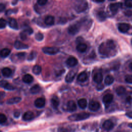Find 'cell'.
I'll use <instances>...</instances> for the list:
<instances>
[{
  "instance_id": "obj_1",
  "label": "cell",
  "mask_w": 132,
  "mask_h": 132,
  "mask_svg": "<svg viewBox=\"0 0 132 132\" xmlns=\"http://www.w3.org/2000/svg\"><path fill=\"white\" fill-rule=\"evenodd\" d=\"M90 114L87 112H81L79 113H75L70 116L68 119L71 121H79L84 120L88 119Z\"/></svg>"
},
{
  "instance_id": "obj_2",
  "label": "cell",
  "mask_w": 132,
  "mask_h": 132,
  "mask_svg": "<svg viewBox=\"0 0 132 132\" xmlns=\"http://www.w3.org/2000/svg\"><path fill=\"white\" fill-rule=\"evenodd\" d=\"M88 8V3L86 1H80L77 2L74 6V9L77 13H81Z\"/></svg>"
},
{
  "instance_id": "obj_3",
  "label": "cell",
  "mask_w": 132,
  "mask_h": 132,
  "mask_svg": "<svg viewBox=\"0 0 132 132\" xmlns=\"http://www.w3.org/2000/svg\"><path fill=\"white\" fill-rule=\"evenodd\" d=\"M111 50L108 47L106 43H102L98 47V52L103 56H108Z\"/></svg>"
},
{
  "instance_id": "obj_4",
  "label": "cell",
  "mask_w": 132,
  "mask_h": 132,
  "mask_svg": "<svg viewBox=\"0 0 132 132\" xmlns=\"http://www.w3.org/2000/svg\"><path fill=\"white\" fill-rule=\"evenodd\" d=\"M42 51L47 55H55L59 52V50L56 47L45 46L42 48Z\"/></svg>"
},
{
  "instance_id": "obj_5",
  "label": "cell",
  "mask_w": 132,
  "mask_h": 132,
  "mask_svg": "<svg viewBox=\"0 0 132 132\" xmlns=\"http://www.w3.org/2000/svg\"><path fill=\"white\" fill-rule=\"evenodd\" d=\"M80 29V24L78 23H75L71 25L68 27V32L72 35H75L78 33Z\"/></svg>"
},
{
  "instance_id": "obj_6",
  "label": "cell",
  "mask_w": 132,
  "mask_h": 132,
  "mask_svg": "<svg viewBox=\"0 0 132 132\" xmlns=\"http://www.w3.org/2000/svg\"><path fill=\"white\" fill-rule=\"evenodd\" d=\"M118 29L122 33H126L128 32L130 28V26L128 24L125 23H121L118 24Z\"/></svg>"
},
{
  "instance_id": "obj_7",
  "label": "cell",
  "mask_w": 132,
  "mask_h": 132,
  "mask_svg": "<svg viewBox=\"0 0 132 132\" xmlns=\"http://www.w3.org/2000/svg\"><path fill=\"white\" fill-rule=\"evenodd\" d=\"M100 107V103L95 101H91L89 104V109L92 111H96Z\"/></svg>"
},
{
  "instance_id": "obj_8",
  "label": "cell",
  "mask_w": 132,
  "mask_h": 132,
  "mask_svg": "<svg viewBox=\"0 0 132 132\" xmlns=\"http://www.w3.org/2000/svg\"><path fill=\"white\" fill-rule=\"evenodd\" d=\"M76 74V72L74 70H71L70 72H69L67 73L65 78V81L68 83L71 82L73 80Z\"/></svg>"
},
{
  "instance_id": "obj_9",
  "label": "cell",
  "mask_w": 132,
  "mask_h": 132,
  "mask_svg": "<svg viewBox=\"0 0 132 132\" xmlns=\"http://www.w3.org/2000/svg\"><path fill=\"white\" fill-rule=\"evenodd\" d=\"M67 108L68 111L72 112L76 110L77 106L75 102L73 100L69 101L67 105Z\"/></svg>"
},
{
  "instance_id": "obj_10",
  "label": "cell",
  "mask_w": 132,
  "mask_h": 132,
  "mask_svg": "<svg viewBox=\"0 0 132 132\" xmlns=\"http://www.w3.org/2000/svg\"><path fill=\"white\" fill-rule=\"evenodd\" d=\"M45 101L44 98L43 97H39L37 98L34 102V104L35 106L37 108H41L45 106Z\"/></svg>"
},
{
  "instance_id": "obj_11",
  "label": "cell",
  "mask_w": 132,
  "mask_h": 132,
  "mask_svg": "<svg viewBox=\"0 0 132 132\" xmlns=\"http://www.w3.org/2000/svg\"><path fill=\"white\" fill-rule=\"evenodd\" d=\"M78 63L77 59L74 57H70L66 60V64L70 67H73L77 65Z\"/></svg>"
},
{
  "instance_id": "obj_12",
  "label": "cell",
  "mask_w": 132,
  "mask_h": 132,
  "mask_svg": "<svg viewBox=\"0 0 132 132\" xmlns=\"http://www.w3.org/2000/svg\"><path fill=\"white\" fill-rule=\"evenodd\" d=\"M1 86L2 88H4L5 89L7 90H13L15 89V87L11 85V84H9L7 81L2 80L0 82Z\"/></svg>"
},
{
  "instance_id": "obj_13",
  "label": "cell",
  "mask_w": 132,
  "mask_h": 132,
  "mask_svg": "<svg viewBox=\"0 0 132 132\" xmlns=\"http://www.w3.org/2000/svg\"><path fill=\"white\" fill-rule=\"evenodd\" d=\"M121 4L120 3H111L109 5V9L112 13H115L118 11V10L121 7Z\"/></svg>"
},
{
  "instance_id": "obj_14",
  "label": "cell",
  "mask_w": 132,
  "mask_h": 132,
  "mask_svg": "<svg viewBox=\"0 0 132 132\" xmlns=\"http://www.w3.org/2000/svg\"><path fill=\"white\" fill-rule=\"evenodd\" d=\"M114 127V124L113 122L110 120H106L103 124V127L107 130H110L112 129Z\"/></svg>"
},
{
  "instance_id": "obj_15",
  "label": "cell",
  "mask_w": 132,
  "mask_h": 132,
  "mask_svg": "<svg viewBox=\"0 0 132 132\" xmlns=\"http://www.w3.org/2000/svg\"><path fill=\"white\" fill-rule=\"evenodd\" d=\"M14 47L17 50H22V49H26L29 47L27 44L23 43V42L19 41L18 40L15 41L14 43Z\"/></svg>"
},
{
  "instance_id": "obj_16",
  "label": "cell",
  "mask_w": 132,
  "mask_h": 132,
  "mask_svg": "<svg viewBox=\"0 0 132 132\" xmlns=\"http://www.w3.org/2000/svg\"><path fill=\"white\" fill-rule=\"evenodd\" d=\"M34 118V114L30 111L25 112L23 116V120L25 121H29Z\"/></svg>"
},
{
  "instance_id": "obj_17",
  "label": "cell",
  "mask_w": 132,
  "mask_h": 132,
  "mask_svg": "<svg viewBox=\"0 0 132 132\" xmlns=\"http://www.w3.org/2000/svg\"><path fill=\"white\" fill-rule=\"evenodd\" d=\"M113 98V95L110 93H108L103 96V102L105 105H108L112 101Z\"/></svg>"
},
{
  "instance_id": "obj_18",
  "label": "cell",
  "mask_w": 132,
  "mask_h": 132,
  "mask_svg": "<svg viewBox=\"0 0 132 132\" xmlns=\"http://www.w3.org/2000/svg\"><path fill=\"white\" fill-rule=\"evenodd\" d=\"M44 23L46 25H52L54 24L55 22V18L53 16L51 15H48L45 16L44 19Z\"/></svg>"
},
{
  "instance_id": "obj_19",
  "label": "cell",
  "mask_w": 132,
  "mask_h": 132,
  "mask_svg": "<svg viewBox=\"0 0 132 132\" xmlns=\"http://www.w3.org/2000/svg\"><path fill=\"white\" fill-rule=\"evenodd\" d=\"M51 105L52 107L54 109H57L58 108L59 105V100L57 96L56 95L53 96L51 98Z\"/></svg>"
},
{
  "instance_id": "obj_20",
  "label": "cell",
  "mask_w": 132,
  "mask_h": 132,
  "mask_svg": "<svg viewBox=\"0 0 132 132\" xmlns=\"http://www.w3.org/2000/svg\"><path fill=\"white\" fill-rule=\"evenodd\" d=\"M8 25L9 27L14 29H18V25L17 22L14 18H10L8 20Z\"/></svg>"
},
{
  "instance_id": "obj_21",
  "label": "cell",
  "mask_w": 132,
  "mask_h": 132,
  "mask_svg": "<svg viewBox=\"0 0 132 132\" xmlns=\"http://www.w3.org/2000/svg\"><path fill=\"white\" fill-rule=\"evenodd\" d=\"M97 19L100 21H104L106 18V14L104 11H98L96 14Z\"/></svg>"
},
{
  "instance_id": "obj_22",
  "label": "cell",
  "mask_w": 132,
  "mask_h": 132,
  "mask_svg": "<svg viewBox=\"0 0 132 132\" xmlns=\"http://www.w3.org/2000/svg\"><path fill=\"white\" fill-rule=\"evenodd\" d=\"M87 79H88V74L85 71L81 72V73H80L77 76V80L80 82H84L86 81Z\"/></svg>"
},
{
  "instance_id": "obj_23",
  "label": "cell",
  "mask_w": 132,
  "mask_h": 132,
  "mask_svg": "<svg viewBox=\"0 0 132 132\" xmlns=\"http://www.w3.org/2000/svg\"><path fill=\"white\" fill-rule=\"evenodd\" d=\"M93 80L97 84H101L103 80V75L101 73L97 72L93 76Z\"/></svg>"
},
{
  "instance_id": "obj_24",
  "label": "cell",
  "mask_w": 132,
  "mask_h": 132,
  "mask_svg": "<svg viewBox=\"0 0 132 132\" xmlns=\"http://www.w3.org/2000/svg\"><path fill=\"white\" fill-rule=\"evenodd\" d=\"M21 101V98L20 97L16 96V97H13L12 98H10V99L8 100L6 102V103L9 105L11 104H17L19 103Z\"/></svg>"
},
{
  "instance_id": "obj_25",
  "label": "cell",
  "mask_w": 132,
  "mask_h": 132,
  "mask_svg": "<svg viewBox=\"0 0 132 132\" xmlns=\"http://www.w3.org/2000/svg\"><path fill=\"white\" fill-rule=\"evenodd\" d=\"M34 80V78L30 74H26L23 76L22 77V80L23 82L26 84H29L31 83Z\"/></svg>"
},
{
  "instance_id": "obj_26",
  "label": "cell",
  "mask_w": 132,
  "mask_h": 132,
  "mask_svg": "<svg viewBox=\"0 0 132 132\" xmlns=\"http://www.w3.org/2000/svg\"><path fill=\"white\" fill-rule=\"evenodd\" d=\"M87 48V45L85 43H80L76 46V50L80 53L85 52Z\"/></svg>"
},
{
  "instance_id": "obj_27",
  "label": "cell",
  "mask_w": 132,
  "mask_h": 132,
  "mask_svg": "<svg viewBox=\"0 0 132 132\" xmlns=\"http://www.w3.org/2000/svg\"><path fill=\"white\" fill-rule=\"evenodd\" d=\"M77 104L79 108L81 109H85L87 107V102L85 98H80L77 101Z\"/></svg>"
},
{
  "instance_id": "obj_28",
  "label": "cell",
  "mask_w": 132,
  "mask_h": 132,
  "mask_svg": "<svg viewBox=\"0 0 132 132\" xmlns=\"http://www.w3.org/2000/svg\"><path fill=\"white\" fill-rule=\"evenodd\" d=\"M41 88L39 85L36 84L32 86L30 89V92L32 94H37L40 92Z\"/></svg>"
},
{
  "instance_id": "obj_29",
  "label": "cell",
  "mask_w": 132,
  "mask_h": 132,
  "mask_svg": "<svg viewBox=\"0 0 132 132\" xmlns=\"http://www.w3.org/2000/svg\"><path fill=\"white\" fill-rule=\"evenodd\" d=\"M2 73L3 75L5 77H9L11 75L12 71L10 69L8 68H4L2 69Z\"/></svg>"
},
{
  "instance_id": "obj_30",
  "label": "cell",
  "mask_w": 132,
  "mask_h": 132,
  "mask_svg": "<svg viewBox=\"0 0 132 132\" xmlns=\"http://www.w3.org/2000/svg\"><path fill=\"white\" fill-rule=\"evenodd\" d=\"M113 81L114 78L111 75H107L104 79V82L107 86L111 85L113 82Z\"/></svg>"
},
{
  "instance_id": "obj_31",
  "label": "cell",
  "mask_w": 132,
  "mask_h": 132,
  "mask_svg": "<svg viewBox=\"0 0 132 132\" xmlns=\"http://www.w3.org/2000/svg\"><path fill=\"white\" fill-rule=\"evenodd\" d=\"M126 92V89L123 86H119L117 87L116 89V93L119 95H122L124 94Z\"/></svg>"
},
{
  "instance_id": "obj_32",
  "label": "cell",
  "mask_w": 132,
  "mask_h": 132,
  "mask_svg": "<svg viewBox=\"0 0 132 132\" xmlns=\"http://www.w3.org/2000/svg\"><path fill=\"white\" fill-rule=\"evenodd\" d=\"M10 53V50L7 48H4L1 51V56L3 58L7 57Z\"/></svg>"
},
{
  "instance_id": "obj_33",
  "label": "cell",
  "mask_w": 132,
  "mask_h": 132,
  "mask_svg": "<svg viewBox=\"0 0 132 132\" xmlns=\"http://www.w3.org/2000/svg\"><path fill=\"white\" fill-rule=\"evenodd\" d=\"M42 71L41 67L39 65H35L32 69V71L35 75H39Z\"/></svg>"
},
{
  "instance_id": "obj_34",
  "label": "cell",
  "mask_w": 132,
  "mask_h": 132,
  "mask_svg": "<svg viewBox=\"0 0 132 132\" xmlns=\"http://www.w3.org/2000/svg\"><path fill=\"white\" fill-rule=\"evenodd\" d=\"M106 45L108 46V47L112 51L114 50L116 48V44L112 40H108L106 42Z\"/></svg>"
},
{
  "instance_id": "obj_35",
  "label": "cell",
  "mask_w": 132,
  "mask_h": 132,
  "mask_svg": "<svg viewBox=\"0 0 132 132\" xmlns=\"http://www.w3.org/2000/svg\"><path fill=\"white\" fill-rule=\"evenodd\" d=\"M26 56V53L24 52H21L18 53L15 55L16 57H17V59L19 60L20 61H22L24 60Z\"/></svg>"
},
{
  "instance_id": "obj_36",
  "label": "cell",
  "mask_w": 132,
  "mask_h": 132,
  "mask_svg": "<svg viewBox=\"0 0 132 132\" xmlns=\"http://www.w3.org/2000/svg\"><path fill=\"white\" fill-rule=\"evenodd\" d=\"M36 56H37V52L34 51H31L27 57V60L28 61L33 60L36 58Z\"/></svg>"
},
{
  "instance_id": "obj_37",
  "label": "cell",
  "mask_w": 132,
  "mask_h": 132,
  "mask_svg": "<svg viewBox=\"0 0 132 132\" xmlns=\"http://www.w3.org/2000/svg\"><path fill=\"white\" fill-rule=\"evenodd\" d=\"M43 37H44L43 35L41 32L37 33V34H36V35L35 36V38L36 40L38 41H40L42 40L43 39Z\"/></svg>"
},
{
  "instance_id": "obj_38",
  "label": "cell",
  "mask_w": 132,
  "mask_h": 132,
  "mask_svg": "<svg viewBox=\"0 0 132 132\" xmlns=\"http://www.w3.org/2000/svg\"><path fill=\"white\" fill-rule=\"evenodd\" d=\"M72 129L66 127H60L58 129V132H71Z\"/></svg>"
},
{
  "instance_id": "obj_39",
  "label": "cell",
  "mask_w": 132,
  "mask_h": 132,
  "mask_svg": "<svg viewBox=\"0 0 132 132\" xmlns=\"http://www.w3.org/2000/svg\"><path fill=\"white\" fill-rule=\"evenodd\" d=\"M27 33L24 30L23 31H22L20 34V38L21 39L24 40H26L27 39Z\"/></svg>"
},
{
  "instance_id": "obj_40",
  "label": "cell",
  "mask_w": 132,
  "mask_h": 132,
  "mask_svg": "<svg viewBox=\"0 0 132 132\" xmlns=\"http://www.w3.org/2000/svg\"><path fill=\"white\" fill-rule=\"evenodd\" d=\"M6 21L3 18H1L0 19V28L3 29L6 27Z\"/></svg>"
},
{
  "instance_id": "obj_41",
  "label": "cell",
  "mask_w": 132,
  "mask_h": 132,
  "mask_svg": "<svg viewBox=\"0 0 132 132\" xmlns=\"http://www.w3.org/2000/svg\"><path fill=\"white\" fill-rule=\"evenodd\" d=\"M7 121V118L4 114L1 113L0 114V123L1 124H3L5 123Z\"/></svg>"
},
{
  "instance_id": "obj_42",
  "label": "cell",
  "mask_w": 132,
  "mask_h": 132,
  "mask_svg": "<svg viewBox=\"0 0 132 132\" xmlns=\"http://www.w3.org/2000/svg\"><path fill=\"white\" fill-rule=\"evenodd\" d=\"M125 81L129 84H132V75H127L125 78Z\"/></svg>"
},
{
  "instance_id": "obj_43",
  "label": "cell",
  "mask_w": 132,
  "mask_h": 132,
  "mask_svg": "<svg viewBox=\"0 0 132 132\" xmlns=\"http://www.w3.org/2000/svg\"><path fill=\"white\" fill-rule=\"evenodd\" d=\"M125 5L127 8H132V0H126L124 2Z\"/></svg>"
},
{
  "instance_id": "obj_44",
  "label": "cell",
  "mask_w": 132,
  "mask_h": 132,
  "mask_svg": "<svg viewBox=\"0 0 132 132\" xmlns=\"http://www.w3.org/2000/svg\"><path fill=\"white\" fill-rule=\"evenodd\" d=\"M47 2V1L46 0H38L37 1V3L40 6H44L45 5Z\"/></svg>"
},
{
  "instance_id": "obj_45",
  "label": "cell",
  "mask_w": 132,
  "mask_h": 132,
  "mask_svg": "<svg viewBox=\"0 0 132 132\" xmlns=\"http://www.w3.org/2000/svg\"><path fill=\"white\" fill-rule=\"evenodd\" d=\"M24 30L27 33L28 35H31L33 32V30L30 27H28L25 29H24Z\"/></svg>"
},
{
  "instance_id": "obj_46",
  "label": "cell",
  "mask_w": 132,
  "mask_h": 132,
  "mask_svg": "<svg viewBox=\"0 0 132 132\" xmlns=\"http://www.w3.org/2000/svg\"><path fill=\"white\" fill-rule=\"evenodd\" d=\"M96 88L98 90H102L103 88H104V86L102 84H98L97 85V87H96Z\"/></svg>"
},
{
  "instance_id": "obj_47",
  "label": "cell",
  "mask_w": 132,
  "mask_h": 132,
  "mask_svg": "<svg viewBox=\"0 0 132 132\" xmlns=\"http://www.w3.org/2000/svg\"><path fill=\"white\" fill-rule=\"evenodd\" d=\"M13 115H14V117L15 118H19V117H20V112L19 111H18V110H16V111H15L14 112Z\"/></svg>"
},
{
  "instance_id": "obj_48",
  "label": "cell",
  "mask_w": 132,
  "mask_h": 132,
  "mask_svg": "<svg viewBox=\"0 0 132 132\" xmlns=\"http://www.w3.org/2000/svg\"><path fill=\"white\" fill-rule=\"evenodd\" d=\"M5 8V6L4 4L1 3L0 4V12H2L4 10Z\"/></svg>"
},
{
  "instance_id": "obj_49",
  "label": "cell",
  "mask_w": 132,
  "mask_h": 132,
  "mask_svg": "<svg viewBox=\"0 0 132 132\" xmlns=\"http://www.w3.org/2000/svg\"><path fill=\"white\" fill-rule=\"evenodd\" d=\"M126 116L127 117H128L129 118L132 119V111H129V112H127L126 113Z\"/></svg>"
},
{
  "instance_id": "obj_50",
  "label": "cell",
  "mask_w": 132,
  "mask_h": 132,
  "mask_svg": "<svg viewBox=\"0 0 132 132\" xmlns=\"http://www.w3.org/2000/svg\"><path fill=\"white\" fill-rule=\"evenodd\" d=\"M13 10H11V9H9V10H8L6 11V15H9L10 14H11L12 13H13Z\"/></svg>"
},
{
  "instance_id": "obj_51",
  "label": "cell",
  "mask_w": 132,
  "mask_h": 132,
  "mask_svg": "<svg viewBox=\"0 0 132 132\" xmlns=\"http://www.w3.org/2000/svg\"><path fill=\"white\" fill-rule=\"evenodd\" d=\"M93 2H95V3H103L104 2V0H103V1H100V0H94V1H93Z\"/></svg>"
},
{
  "instance_id": "obj_52",
  "label": "cell",
  "mask_w": 132,
  "mask_h": 132,
  "mask_svg": "<svg viewBox=\"0 0 132 132\" xmlns=\"http://www.w3.org/2000/svg\"><path fill=\"white\" fill-rule=\"evenodd\" d=\"M4 95H5V93L3 92H1V95H0L1 99H2V98H3V96H4Z\"/></svg>"
},
{
  "instance_id": "obj_53",
  "label": "cell",
  "mask_w": 132,
  "mask_h": 132,
  "mask_svg": "<svg viewBox=\"0 0 132 132\" xmlns=\"http://www.w3.org/2000/svg\"><path fill=\"white\" fill-rule=\"evenodd\" d=\"M131 97L130 96H128V97H127V98H126L127 101H128V102H130V101H131Z\"/></svg>"
},
{
  "instance_id": "obj_54",
  "label": "cell",
  "mask_w": 132,
  "mask_h": 132,
  "mask_svg": "<svg viewBox=\"0 0 132 132\" xmlns=\"http://www.w3.org/2000/svg\"><path fill=\"white\" fill-rule=\"evenodd\" d=\"M17 2H18V1H12V5H15Z\"/></svg>"
},
{
  "instance_id": "obj_55",
  "label": "cell",
  "mask_w": 132,
  "mask_h": 132,
  "mask_svg": "<svg viewBox=\"0 0 132 132\" xmlns=\"http://www.w3.org/2000/svg\"><path fill=\"white\" fill-rule=\"evenodd\" d=\"M128 126H129V127H130V128H132V123H129V124H128Z\"/></svg>"
},
{
  "instance_id": "obj_56",
  "label": "cell",
  "mask_w": 132,
  "mask_h": 132,
  "mask_svg": "<svg viewBox=\"0 0 132 132\" xmlns=\"http://www.w3.org/2000/svg\"><path fill=\"white\" fill-rule=\"evenodd\" d=\"M129 68H130V69H131V70L132 71V62H131V63L129 64Z\"/></svg>"
},
{
  "instance_id": "obj_57",
  "label": "cell",
  "mask_w": 132,
  "mask_h": 132,
  "mask_svg": "<svg viewBox=\"0 0 132 132\" xmlns=\"http://www.w3.org/2000/svg\"><path fill=\"white\" fill-rule=\"evenodd\" d=\"M131 45H132V39H131Z\"/></svg>"
}]
</instances>
